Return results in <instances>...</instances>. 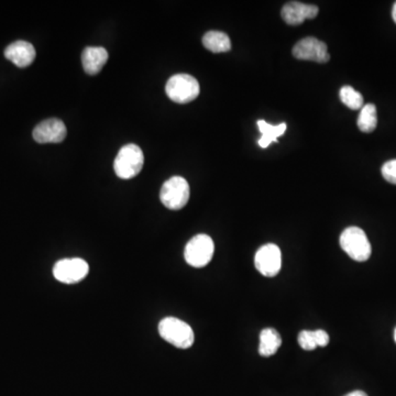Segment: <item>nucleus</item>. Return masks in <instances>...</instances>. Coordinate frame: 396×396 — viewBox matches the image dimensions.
Segmentation results:
<instances>
[{
	"instance_id": "0eeeda50",
	"label": "nucleus",
	"mask_w": 396,
	"mask_h": 396,
	"mask_svg": "<svg viewBox=\"0 0 396 396\" xmlns=\"http://www.w3.org/2000/svg\"><path fill=\"white\" fill-rule=\"evenodd\" d=\"M89 266L83 259H63L53 268V276L58 282L66 284L78 283L87 276Z\"/></svg>"
},
{
	"instance_id": "f8f14e48",
	"label": "nucleus",
	"mask_w": 396,
	"mask_h": 396,
	"mask_svg": "<svg viewBox=\"0 0 396 396\" xmlns=\"http://www.w3.org/2000/svg\"><path fill=\"white\" fill-rule=\"evenodd\" d=\"M5 56L18 68H28L35 62V49L27 41H16L6 48Z\"/></svg>"
},
{
	"instance_id": "39448f33",
	"label": "nucleus",
	"mask_w": 396,
	"mask_h": 396,
	"mask_svg": "<svg viewBox=\"0 0 396 396\" xmlns=\"http://www.w3.org/2000/svg\"><path fill=\"white\" fill-rule=\"evenodd\" d=\"M190 185L185 178L173 176L168 178L161 188V202L166 209L178 211L185 207L190 199Z\"/></svg>"
},
{
	"instance_id": "6e6552de",
	"label": "nucleus",
	"mask_w": 396,
	"mask_h": 396,
	"mask_svg": "<svg viewBox=\"0 0 396 396\" xmlns=\"http://www.w3.org/2000/svg\"><path fill=\"white\" fill-rule=\"evenodd\" d=\"M254 266L256 270L266 278L278 276L282 268L281 250L276 245H264L256 251Z\"/></svg>"
},
{
	"instance_id": "f3484780",
	"label": "nucleus",
	"mask_w": 396,
	"mask_h": 396,
	"mask_svg": "<svg viewBox=\"0 0 396 396\" xmlns=\"http://www.w3.org/2000/svg\"><path fill=\"white\" fill-rule=\"evenodd\" d=\"M258 127L262 133V137L259 140V146L264 149L268 148L271 142H278V137H281L286 130V123L272 125L264 120H259Z\"/></svg>"
},
{
	"instance_id": "1a4fd4ad",
	"label": "nucleus",
	"mask_w": 396,
	"mask_h": 396,
	"mask_svg": "<svg viewBox=\"0 0 396 396\" xmlns=\"http://www.w3.org/2000/svg\"><path fill=\"white\" fill-rule=\"evenodd\" d=\"M293 56L297 60L313 61L317 63H327L330 60L326 44L311 37L296 43L293 48Z\"/></svg>"
},
{
	"instance_id": "a211bd4d",
	"label": "nucleus",
	"mask_w": 396,
	"mask_h": 396,
	"mask_svg": "<svg viewBox=\"0 0 396 396\" xmlns=\"http://www.w3.org/2000/svg\"><path fill=\"white\" fill-rule=\"evenodd\" d=\"M376 125H378V115H376V105L366 104L361 108V113L359 116V129L362 132L370 133L376 130Z\"/></svg>"
},
{
	"instance_id": "4468645a",
	"label": "nucleus",
	"mask_w": 396,
	"mask_h": 396,
	"mask_svg": "<svg viewBox=\"0 0 396 396\" xmlns=\"http://www.w3.org/2000/svg\"><path fill=\"white\" fill-rule=\"evenodd\" d=\"M282 338L273 328H266L261 331L259 354L262 357H271L281 347Z\"/></svg>"
},
{
	"instance_id": "5701e85b",
	"label": "nucleus",
	"mask_w": 396,
	"mask_h": 396,
	"mask_svg": "<svg viewBox=\"0 0 396 396\" xmlns=\"http://www.w3.org/2000/svg\"><path fill=\"white\" fill-rule=\"evenodd\" d=\"M394 339H395V342H396V328H395V331H394Z\"/></svg>"
},
{
	"instance_id": "6ab92c4d",
	"label": "nucleus",
	"mask_w": 396,
	"mask_h": 396,
	"mask_svg": "<svg viewBox=\"0 0 396 396\" xmlns=\"http://www.w3.org/2000/svg\"><path fill=\"white\" fill-rule=\"evenodd\" d=\"M339 95L341 101L352 111H358L364 107V96L351 86H344L341 88Z\"/></svg>"
},
{
	"instance_id": "7ed1b4c3",
	"label": "nucleus",
	"mask_w": 396,
	"mask_h": 396,
	"mask_svg": "<svg viewBox=\"0 0 396 396\" xmlns=\"http://www.w3.org/2000/svg\"><path fill=\"white\" fill-rule=\"evenodd\" d=\"M340 246L351 259L358 262H364L371 256V244L366 233L359 227H349L341 233Z\"/></svg>"
},
{
	"instance_id": "423d86ee",
	"label": "nucleus",
	"mask_w": 396,
	"mask_h": 396,
	"mask_svg": "<svg viewBox=\"0 0 396 396\" xmlns=\"http://www.w3.org/2000/svg\"><path fill=\"white\" fill-rule=\"evenodd\" d=\"M214 241L207 235H197L188 241L184 250V258L190 266L194 268H204L211 262L213 259Z\"/></svg>"
},
{
	"instance_id": "aec40b11",
	"label": "nucleus",
	"mask_w": 396,
	"mask_h": 396,
	"mask_svg": "<svg viewBox=\"0 0 396 396\" xmlns=\"http://www.w3.org/2000/svg\"><path fill=\"white\" fill-rule=\"evenodd\" d=\"M382 175L389 183L396 185V160L388 161L382 166Z\"/></svg>"
},
{
	"instance_id": "20e7f679",
	"label": "nucleus",
	"mask_w": 396,
	"mask_h": 396,
	"mask_svg": "<svg viewBox=\"0 0 396 396\" xmlns=\"http://www.w3.org/2000/svg\"><path fill=\"white\" fill-rule=\"evenodd\" d=\"M166 95L171 101L178 104H187L195 101L201 88L197 80L188 74H176L168 80L166 86Z\"/></svg>"
},
{
	"instance_id": "f03ea898",
	"label": "nucleus",
	"mask_w": 396,
	"mask_h": 396,
	"mask_svg": "<svg viewBox=\"0 0 396 396\" xmlns=\"http://www.w3.org/2000/svg\"><path fill=\"white\" fill-rule=\"evenodd\" d=\"M144 163V156L140 147L127 144L119 150L113 162V168L118 178L129 180L140 173Z\"/></svg>"
},
{
	"instance_id": "9b49d317",
	"label": "nucleus",
	"mask_w": 396,
	"mask_h": 396,
	"mask_svg": "<svg viewBox=\"0 0 396 396\" xmlns=\"http://www.w3.org/2000/svg\"><path fill=\"white\" fill-rule=\"evenodd\" d=\"M318 7L314 5H306L299 1H291L286 4L282 9V18L287 25H302L306 19H314L318 15Z\"/></svg>"
},
{
	"instance_id": "dca6fc26",
	"label": "nucleus",
	"mask_w": 396,
	"mask_h": 396,
	"mask_svg": "<svg viewBox=\"0 0 396 396\" xmlns=\"http://www.w3.org/2000/svg\"><path fill=\"white\" fill-rule=\"evenodd\" d=\"M203 44L213 53L228 52L231 49L230 39L226 33L221 31H209L203 38Z\"/></svg>"
},
{
	"instance_id": "9d476101",
	"label": "nucleus",
	"mask_w": 396,
	"mask_h": 396,
	"mask_svg": "<svg viewBox=\"0 0 396 396\" xmlns=\"http://www.w3.org/2000/svg\"><path fill=\"white\" fill-rule=\"evenodd\" d=\"M66 125L60 119L51 118L42 121L33 130V139L38 143H60L66 139Z\"/></svg>"
},
{
	"instance_id": "412c9836",
	"label": "nucleus",
	"mask_w": 396,
	"mask_h": 396,
	"mask_svg": "<svg viewBox=\"0 0 396 396\" xmlns=\"http://www.w3.org/2000/svg\"><path fill=\"white\" fill-rule=\"evenodd\" d=\"M345 396H368V395H366V393H364V391H354V392H351V393L347 394V395Z\"/></svg>"
},
{
	"instance_id": "4be33fe9",
	"label": "nucleus",
	"mask_w": 396,
	"mask_h": 396,
	"mask_svg": "<svg viewBox=\"0 0 396 396\" xmlns=\"http://www.w3.org/2000/svg\"><path fill=\"white\" fill-rule=\"evenodd\" d=\"M392 17H393V20L395 21L396 23V3L394 4L393 6V11H392Z\"/></svg>"
},
{
	"instance_id": "2eb2a0df",
	"label": "nucleus",
	"mask_w": 396,
	"mask_h": 396,
	"mask_svg": "<svg viewBox=\"0 0 396 396\" xmlns=\"http://www.w3.org/2000/svg\"><path fill=\"white\" fill-rule=\"evenodd\" d=\"M299 344L304 350L311 351L317 347H326L329 344V335L326 331L303 330L299 335Z\"/></svg>"
},
{
	"instance_id": "f257e3e1",
	"label": "nucleus",
	"mask_w": 396,
	"mask_h": 396,
	"mask_svg": "<svg viewBox=\"0 0 396 396\" xmlns=\"http://www.w3.org/2000/svg\"><path fill=\"white\" fill-rule=\"evenodd\" d=\"M159 333L164 340L176 348L187 349L193 346L195 340L192 327L185 321L176 317H166L159 323Z\"/></svg>"
},
{
	"instance_id": "ddd939ff",
	"label": "nucleus",
	"mask_w": 396,
	"mask_h": 396,
	"mask_svg": "<svg viewBox=\"0 0 396 396\" xmlns=\"http://www.w3.org/2000/svg\"><path fill=\"white\" fill-rule=\"evenodd\" d=\"M108 61V52L101 47H87L82 53L84 70L89 75H97Z\"/></svg>"
}]
</instances>
